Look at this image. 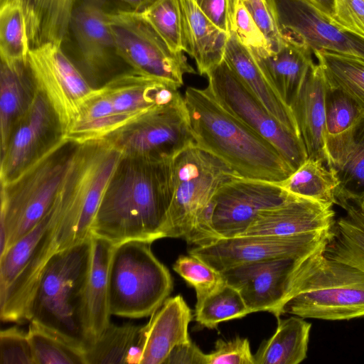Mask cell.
Listing matches in <instances>:
<instances>
[{"label":"cell","instance_id":"obj_1","mask_svg":"<svg viewBox=\"0 0 364 364\" xmlns=\"http://www.w3.org/2000/svg\"><path fill=\"white\" fill-rule=\"evenodd\" d=\"M171 161L122 154L104 192L91 235L113 245L166 237Z\"/></svg>","mask_w":364,"mask_h":364},{"label":"cell","instance_id":"obj_2","mask_svg":"<svg viewBox=\"0 0 364 364\" xmlns=\"http://www.w3.org/2000/svg\"><path fill=\"white\" fill-rule=\"evenodd\" d=\"M183 97L194 143L237 176L278 183L294 171L270 142L224 108L207 87H188Z\"/></svg>","mask_w":364,"mask_h":364},{"label":"cell","instance_id":"obj_3","mask_svg":"<svg viewBox=\"0 0 364 364\" xmlns=\"http://www.w3.org/2000/svg\"><path fill=\"white\" fill-rule=\"evenodd\" d=\"M92 249L90 236L50 257L34 294L28 315L29 322L84 351L91 345L85 295Z\"/></svg>","mask_w":364,"mask_h":364},{"label":"cell","instance_id":"obj_4","mask_svg":"<svg viewBox=\"0 0 364 364\" xmlns=\"http://www.w3.org/2000/svg\"><path fill=\"white\" fill-rule=\"evenodd\" d=\"M324 247L304 257L293 271L282 314L328 321L363 317L364 272L328 257Z\"/></svg>","mask_w":364,"mask_h":364},{"label":"cell","instance_id":"obj_5","mask_svg":"<svg viewBox=\"0 0 364 364\" xmlns=\"http://www.w3.org/2000/svg\"><path fill=\"white\" fill-rule=\"evenodd\" d=\"M122 153L104 139L80 144L53 205L59 215L57 251L91 236V226Z\"/></svg>","mask_w":364,"mask_h":364},{"label":"cell","instance_id":"obj_6","mask_svg":"<svg viewBox=\"0 0 364 364\" xmlns=\"http://www.w3.org/2000/svg\"><path fill=\"white\" fill-rule=\"evenodd\" d=\"M79 146L65 139L15 179L1 183L0 256L49 211Z\"/></svg>","mask_w":364,"mask_h":364},{"label":"cell","instance_id":"obj_7","mask_svg":"<svg viewBox=\"0 0 364 364\" xmlns=\"http://www.w3.org/2000/svg\"><path fill=\"white\" fill-rule=\"evenodd\" d=\"M151 244L132 240L113 245L108 269L111 315L130 318L151 316L170 295L171 275L152 252Z\"/></svg>","mask_w":364,"mask_h":364},{"label":"cell","instance_id":"obj_8","mask_svg":"<svg viewBox=\"0 0 364 364\" xmlns=\"http://www.w3.org/2000/svg\"><path fill=\"white\" fill-rule=\"evenodd\" d=\"M59 215L52 205L44 218L0 256V318L28 321L32 299L45 267L57 252Z\"/></svg>","mask_w":364,"mask_h":364},{"label":"cell","instance_id":"obj_9","mask_svg":"<svg viewBox=\"0 0 364 364\" xmlns=\"http://www.w3.org/2000/svg\"><path fill=\"white\" fill-rule=\"evenodd\" d=\"M237 176L223 161L188 146L171 161V200L166 237L186 239L217 189Z\"/></svg>","mask_w":364,"mask_h":364},{"label":"cell","instance_id":"obj_10","mask_svg":"<svg viewBox=\"0 0 364 364\" xmlns=\"http://www.w3.org/2000/svg\"><path fill=\"white\" fill-rule=\"evenodd\" d=\"M109 23L119 55L132 69L178 90L186 74H196L183 52H172L134 10H110Z\"/></svg>","mask_w":364,"mask_h":364},{"label":"cell","instance_id":"obj_11","mask_svg":"<svg viewBox=\"0 0 364 364\" xmlns=\"http://www.w3.org/2000/svg\"><path fill=\"white\" fill-rule=\"evenodd\" d=\"M102 139L124 155L173 159L194 144L184 97L145 112Z\"/></svg>","mask_w":364,"mask_h":364},{"label":"cell","instance_id":"obj_12","mask_svg":"<svg viewBox=\"0 0 364 364\" xmlns=\"http://www.w3.org/2000/svg\"><path fill=\"white\" fill-rule=\"evenodd\" d=\"M216 100L250 129L270 142L295 171L307 159L300 135L279 122L223 61L207 75Z\"/></svg>","mask_w":364,"mask_h":364},{"label":"cell","instance_id":"obj_13","mask_svg":"<svg viewBox=\"0 0 364 364\" xmlns=\"http://www.w3.org/2000/svg\"><path fill=\"white\" fill-rule=\"evenodd\" d=\"M109 11L107 0H76L70 21L76 50L73 63L95 90L131 69L118 54Z\"/></svg>","mask_w":364,"mask_h":364},{"label":"cell","instance_id":"obj_14","mask_svg":"<svg viewBox=\"0 0 364 364\" xmlns=\"http://www.w3.org/2000/svg\"><path fill=\"white\" fill-rule=\"evenodd\" d=\"M332 231L289 236L252 235L219 239L208 245L193 247L189 255L222 272L245 263L306 257L323 248Z\"/></svg>","mask_w":364,"mask_h":364},{"label":"cell","instance_id":"obj_15","mask_svg":"<svg viewBox=\"0 0 364 364\" xmlns=\"http://www.w3.org/2000/svg\"><path fill=\"white\" fill-rule=\"evenodd\" d=\"M28 63L38 89L54 109L65 135L82 105L97 90L87 83L63 52L62 45L48 43L31 49Z\"/></svg>","mask_w":364,"mask_h":364},{"label":"cell","instance_id":"obj_16","mask_svg":"<svg viewBox=\"0 0 364 364\" xmlns=\"http://www.w3.org/2000/svg\"><path fill=\"white\" fill-rule=\"evenodd\" d=\"M65 139V132L46 97L39 89L1 150V183L9 182Z\"/></svg>","mask_w":364,"mask_h":364},{"label":"cell","instance_id":"obj_17","mask_svg":"<svg viewBox=\"0 0 364 364\" xmlns=\"http://www.w3.org/2000/svg\"><path fill=\"white\" fill-rule=\"evenodd\" d=\"M291 195L277 183L236 176L223 183L210 201L213 232L218 240L240 236L261 210Z\"/></svg>","mask_w":364,"mask_h":364},{"label":"cell","instance_id":"obj_18","mask_svg":"<svg viewBox=\"0 0 364 364\" xmlns=\"http://www.w3.org/2000/svg\"><path fill=\"white\" fill-rule=\"evenodd\" d=\"M283 33L306 44L364 60V38L346 31L309 0H267Z\"/></svg>","mask_w":364,"mask_h":364},{"label":"cell","instance_id":"obj_19","mask_svg":"<svg viewBox=\"0 0 364 364\" xmlns=\"http://www.w3.org/2000/svg\"><path fill=\"white\" fill-rule=\"evenodd\" d=\"M304 257L245 263L225 269L221 274L226 283L240 292L251 313L266 311L278 319L282 315V306L289 279Z\"/></svg>","mask_w":364,"mask_h":364},{"label":"cell","instance_id":"obj_20","mask_svg":"<svg viewBox=\"0 0 364 364\" xmlns=\"http://www.w3.org/2000/svg\"><path fill=\"white\" fill-rule=\"evenodd\" d=\"M335 223L332 208L291 194L283 203L261 210L240 236H289L330 232Z\"/></svg>","mask_w":364,"mask_h":364},{"label":"cell","instance_id":"obj_21","mask_svg":"<svg viewBox=\"0 0 364 364\" xmlns=\"http://www.w3.org/2000/svg\"><path fill=\"white\" fill-rule=\"evenodd\" d=\"M191 310L181 295L168 298L142 326L139 364H164L172 349L191 340Z\"/></svg>","mask_w":364,"mask_h":364},{"label":"cell","instance_id":"obj_22","mask_svg":"<svg viewBox=\"0 0 364 364\" xmlns=\"http://www.w3.org/2000/svg\"><path fill=\"white\" fill-rule=\"evenodd\" d=\"M283 34L284 42L277 50L250 52L267 80L291 107L314 63L313 51L306 44Z\"/></svg>","mask_w":364,"mask_h":364},{"label":"cell","instance_id":"obj_23","mask_svg":"<svg viewBox=\"0 0 364 364\" xmlns=\"http://www.w3.org/2000/svg\"><path fill=\"white\" fill-rule=\"evenodd\" d=\"M327 89L328 82L321 67L314 64L291 105L308 158L326 165L324 134Z\"/></svg>","mask_w":364,"mask_h":364},{"label":"cell","instance_id":"obj_24","mask_svg":"<svg viewBox=\"0 0 364 364\" xmlns=\"http://www.w3.org/2000/svg\"><path fill=\"white\" fill-rule=\"evenodd\" d=\"M102 88L109 97L115 112L129 121L181 95L164 82L132 68Z\"/></svg>","mask_w":364,"mask_h":364},{"label":"cell","instance_id":"obj_25","mask_svg":"<svg viewBox=\"0 0 364 364\" xmlns=\"http://www.w3.org/2000/svg\"><path fill=\"white\" fill-rule=\"evenodd\" d=\"M183 50L196 63L200 75L208 74L224 60L229 34L215 25L195 0H180Z\"/></svg>","mask_w":364,"mask_h":364},{"label":"cell","instance_id":"obj_26","mask_svg":"<svg viewBox=\"0 0 364 364\" xmlns=\"http://www.w3.org/2000/svg\"><path fill=\"white\" fill-rule=\"evenodd\" d=\"M224 60L271 114L287 129L301 136L291 108L267 80L250 50L232 33H230L226 43Z\"/></svg>","mask_w":364,"mask_h":364},{"label":"cell","instance_id":"obj_27","mask_svg":"<svg viewBox=\"0 0 364 364\" xmlns=\"http://www.w3.org/2000/svg\"><path fill=\"white\" fill-rule=\"evenodd\" d=\"M363 115L349 97L328 84L325 151L327 166L336 172L344 166L354 146L356 127Z\"/></svg>","mask_w":364,"mask_h":364},{"label":"cell","instance_id":"obj_28","mask_svg":"<svg viewBox=\"0 0 364 364\" xmlns=\"http://www.w3.org/2000/svg\"><path fill=\"white\" fill-rule=\"evenodd\" d=\"M38 90L28 61L11 64L1 61V150L6 146L18 121L32 105Z\"/></svg>","mask_w":364,"mask_h":364},{"label":"cell","instance_id":"obj_29","mask_svg":"<svg viewBox=\"0 0 364 364\" xmlns=\"http://www.w3.org/2000/svg\"><path fill=\"white\" fill-rule=\"evenodd\" d=\"M92 258L85 295V312L91 344L109 324L108 269L113 245L91 235Z\"/></svg>","mask_w":364,"mask_h":364},{"label":"cell","instance_id":"obj_30","mask_svg":"<svg viewBox=\"0 0 364 364\" xmlns=\"http://www.w3.org/2000/svg\"><path fill=\"white\" fill-rule=\"evenodd\" d=\"M4 1L9 0L0 2ZM15 1L23 10L31 49L48 43L63 44L76 0Z\"/></svg>","mask_w":364,"mask_h":364},{"label":"cell","instance_id":"obj_31","mask_svg":"<svg viewBox=\"0 0 364 364\" xmlns=\"http://www.w3.org/2000/svg\"><path fill=\"white\" fill-rule=\"evenodd\" d=\"M277 320L274 334L254 355L255 364H298L306 358L311 323L294 315Z\"/></svg>","mask_w":364,"mask_h":364},{"label":"cell","instance_id":"obj_32","mask_svg":"<svg viewBox=\"0 0 364 364\" xmlns=\"http://www.w3.org/2000/svg\"><path fill=\"white\" fill-rule=\"evenodd\" d=\"M346 214L336 220L323 252L364 272V210L350 202L338 204Z\"/></svg>","mask_w":364,"mask_h":364},{"label":"cell","instance_id":"obj_33","mask_svg":"<svg viewBox=\"0 0 364 364\" xmlns=\"http://www.w3.org/2000/svg\"><path fill=\"white\" fill-rule=\"evenodd\" d=\"M129 121L117 114L102 88L82 105L65 139L77 144L100 140Z\"/></svg>","mask_w":364,"mask_h":364},{"label":"cell","instance_id":"obj_34","mask_svg":"<svg viewBox=\"0 0 364 364\" xmlns=\"http://www.w3.org/2000/svg\"><path fill=\"white\" fill-rule=\"evenodd\" d=\"M288 193L327 207L336 204L339 184L335 170L325 163L308 158L287 178L277 183Z\"/></svg>","mask_w":364,"mask_h":364},{"label":"cell","instance_id":"obj_35","mask_svg":"<svg viewBox=\"0 0 364 364\" xmlns=\"http://www.w3.org/2000/svg\"><path fill=\"white\" fill-rule=\"evenodd\" d=\"M142 326L109 323L85 350L86 364L139 363Z\"/></svg>","mask_w":364,"mask_h":364},{"label":"cell","instance_id":"obj_36","mask_svg":"<svg viewBox=\"0 0 364 364\" xmlns=\"http://www.w3.org/2000/svg\"><path fill=\"white\" fill-rule=\"evenodd\" d=\"M313 53L328 85L349 97L364 114V60L324 49Z\"/></svg>","mask_w":364,"mask_h":364},{"label":"cell","instance_id":"obj_37","mask_svg":"<svg viewBox=\"0 0 364 364\" xmlns=\"http://www.w3.org/2000/svg\"><path fill=\"white\" fill-rule=\"evenodd\" d=\"M250 314L240 292L226 282L196 299L195 319L208 328H215L223 321L241 318Z\"/></svg>","mask_w":364,"mask_h":364},{"label":"cell","instance_id":"obj_38","mask_svg":"<svg viewBox=\"0 0 364 364\" xmlns=\"http://www.w3.org/2000/svg\"><path fill=\"white\" fill-rule=\"evenodd\" d=\"M30 50L21 5L15 0L1 1V61L8 64L27 62Z\"/></svg>","mask_w":364,"mask_h":364},{"label":"cell","instance_id":"obj_39","mask_svg":"<svg viewBox=\"0 0 364 364\" xmlns=\"http://www.w3.org/2000/svg\"><path fill=\"white\" fill-rule=\"evenodd\" d=\"M36 364H86L85 351L30 321L27 332Z\"/></svg>","mask_w":364,"mask_h":364},{"label":"cell","instance_id":"obj_40","mask_svg":"<svg viewBox=\"0 0 364 364\" xmlns=\"http://www.w3.org/2000/svg\"><path fill=\"white\" fill-rule=\"evenodd\" d=\"M354 139L346 164L336 172L339 181L337 205L345 201L357 204L364 196V114L357 125Z\"/></svg>","mask_w":364,"mask_h":364},{"label":"cell","instance_id":"obj_41","mask_svg":"<svg viewBox=\"0 0 364 364\" xmlns=\"http://www.w3.org/2000/svg\"><path fill=\"white\" fill-rule=\"evenodd\" d=\"M134 11L155 30L172 52H183L180 0H155L144 9Z\"/></svg>","mask_w":364,"mask_h":364},{"label":"cell","instance_id":"obj_42","mask_svg":"<svg viewBox=\"0 0 364 364\" xmlns=\"http://www.w3.org/2000/svg\"><path fill=\"white\" fill-rule=\"evenodd\" d=\"M228 18L230 33L251 52L272 50L242 0H228Z\"/></svg>","mask_w":364,"mask_h":364},{"label":"cell","instance_id":"obj_43","mask_svg":"<svg viewBox=\"0 0 364 364\" xmlns=\"http://www.w3.org/2000/svg\"><path fill=\"white\" fill-rule=\"evenodd\" d=\"M173 269L194 288L196 299L225 282L221 272L191 255L179 256L173 265Z\"/></svg>","mask_w":364,"mask_h":364},{"label":"cell","instance_id":"obj_44","mask_svg":"<svg viewBox=\"0 0 364 364\" xmlns=\"http://www.w3.org/2000/svg\"><path fill=\"white\" fill-rule=\"evenodd\" d=\"M0 364H36L27 333L16 326L1 331Z\"/></svg>","mask_w":364,"mask_h":364},{"label":"cell","instance_id":"obj_45","mask_svg":"<svg viewBox=\"0 0 364 364\" xmlns=\"http://www.w3.org/2000/svg\"><path fill=\"white\" fill-rule=\"evenodd\" d=\"M255 23L267 38L272 50L279 48L284 42L274 13L267 0H242Z\"/></svg>","mask_w":364,"mask_h":364},{"label":"cell","instance_id":"obj_46","mask_svg":"<svg viewBox=\"0 0 364 364\" xmlns=\"http://www.w3.org/2000/svg\"><path fill=\"white\" fill-rule=\"evenodd\" d=\"M208 364H255L248 339L237 336L218 340L214 350L208 354Z\"/></svg>","mask_w":364,"mask_h":364},{"label":"cell","instance_id":"obj_47","mask_svg":"<svg viewBox=\"0 0 364 364\" xmlns=\"http://www.w3.org/2000/svg\"><path fill=\"white\" fill-rule=\"evenodd\" d=\"M333 6L331 21L364 38V0H333Z\"/></svg>","mask_w":364,"mask_h":364},{"label":"cell","instance_id":"obj_48","mask_svg":"<svg viewBox=\"0 0 364 364\" xmlns=\"http://www.w3.org/2000/svg\"><path fill=\"white\" fill-rule=\"evenodd\" d=\"M164 364H208V354L190 340L175 346Z\"/></svg>","mask_w":364,"mask_h":364},{"label":"cell","instance_id":"obj_49","mask_svg":"<svg viewBox=\"0 0 364 364\" xmlns=\"http://www.w3.org/2000/svg\"><path fill=\"white\" fill-rule=\"evenodd\" d=\"M195 1L215 25L230 35L228 0H195Z\"/></svg>","mask_w":364,"mask_h":364},{"label":"cell","instance_id":"obj_50","mask_svg":"<svg viewBox=\"0 0 364 364\" xmlns=\"http://www.w3.org/2000/svg\"><path fill=\"white\" fill-rule=\"evenodd\" d=\"M319 11L331 19L333 15V0H309Z\"/></svg>","mask_w":364,"mask_h":364},{"label":"cell","instance_id":"obj_51","mask_svg":"<svg viewBox=\"0 0 364 364\" xmlns=\"http://www.w3.org/2000/svg\"><path fill=\"white\" fill-rule=\"evenodd\" d=\"M120 1L127 4L129 6V9H131L134 11H139L144 9L149 5H150L155 0H120Z\"/></svg>","mask_w":364,"mask_h":364}]
</instances>
